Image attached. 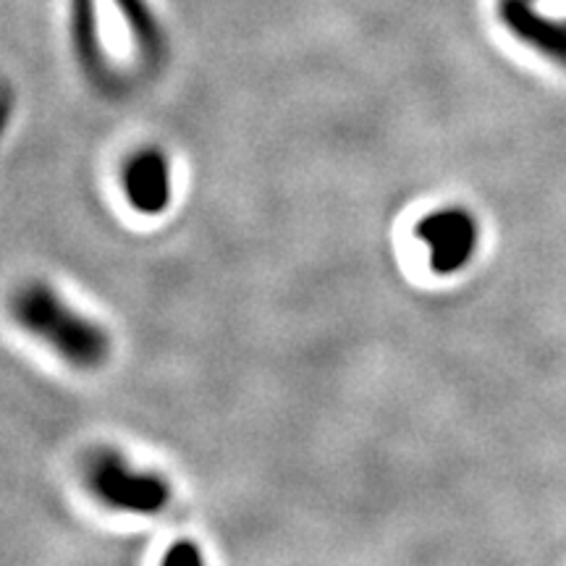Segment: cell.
Instances as JSON below:
<instances>
[{
  "label": "cell",
  "mask_w": 566,
  "mask_h": 566,
  "mask_svg": "<svg viewBox=\"0 0 566 566\" xmlns=\"http://www.w3.org/2000/svg\"><path fill=\"white\" fill-rule=\"evenodd\" d=\"M11 317L19 328L59 354L76 370H95L111 354V336L101 325L76 313L48 283H24L11 296Z\"/></svg>",
  "instance_id": "cell-1"
},
{
  "label": "cell",
  "mask_w": 566,
  "mask_h": 566,
  "mask_svg": "<svg viewBox=\"0 0 566 566\" xmlns=\"http://www.w3.org/2000/svg\"><path fill=\"white\" fill-rule=\"evenodd\" d=\"M84 485L113 512L153 516L171 504V485L158 472L137 470L116 451H101L84 470Z\"/></svg>",
  "instance_id": "cell-2"
},
{
  "label": "cell",
  "mask_w": 566,
  "mask_h": 566,
  "mask_svg": "<svg viewBox=\"0 0 566 566\" xmlns=\"http://www.w3.org/2000/svg\"><path fill=\"white\" fill-rule=\"evenodd\" d=\"M415 237L428 247V263L436 275H457L475 258L480 226L470 210L438 208L420 218Z\"/></svg>",
  "instance_id": "cell-3"
},
{
  "label": "cell",
  "mask_w": 566,
  "mask_h": 566,
  "mask_svg": "<svg viewBox=\"0 0 566 566\" xmlns=\"http://www.w3.org/2000/svg\"><path fill=\"white\" fill-rule=\"evenodd\" d=\"M122 189L139 216H163L174 200L171 163L160 150L134 153L122 168Z\"/></svg>",
  "instance_id": "cell-4"
},
{
  "label": "cell",
  "mask_w": 566,
  "mask_h": 566,
  "mask_svg": "<svg viewBox=\"0 0 566 566\" xmlns=\"http://www.w3.org/2000/svg\"><path fill=\"white\" fill-rule=\"evenodd\" d=\"M499 17L522 45L566 66V21L546 17L530 0H499Z\"/></svg>",
  "instance_id": "cell-5"
},
{
  "label": "cell",
  "mask_w": 566,
  "mask_h": 566,
  "mask_svg": "<svg viewBox=\"0 0 566 566\" xmlns=\"http://www.w3.org/2000/svg\"><path fill=\"white\" fill-rule=\"evenodd\" d=\"M71 34H74V51L84 74L92 82L108 84V63L103 59L101 32H97L95 0H71Z\"/></svg>",
  "instance_id": "cell-6"
},
{
  "label": "cell",
  "mask_w": 566,
  "mask_h": 566,
  "mask_svg": "<svg viewBox=\"0 0 566 566\" xmlns=\"http://www.w3.org/2000/svg\"><path fill=\"white\" fill-rule=\"evenodd\" d=\"M116 6L126 19V24H129L134 40H137L139 53L150 61L158 59L163 51V34L158 21L153 17L150 6H147L145 0H116Z\"/></svg>",
  "instance_id": "cell-7"
},
{
  "label": "cell",
  "mask_w": 566,
  "mask_h": 566,
  "mask_svg": "<svg viewBox=\"0 0 566 566\" xmlns=\"http://www.w3.org/2000/svg\"><path fill=\"white\" fill-rule=\"evenodd\" d=\"M205 562V556L200 554V546L192 541H176L171 548L166 551L163 556V564L171 566H200Z\"/></svg>",
  "instance_id": "cell-8"
},
{
  "label": "cell",
  "mask_w": 566,
  "mask_h": 566,
  "mask_svg": "<svg viewBox=\"0 0 566 566\" xmlns=\"http://www.w3.org/2000/svg\"><path fill=\"white\" fill-rule=\"evenodd\" d=\"M9 118H11V101L9 97H0V139H3L6 129H9Z\"/></svg>",
  "instance_id": "cell-9"
}]
</instances>
